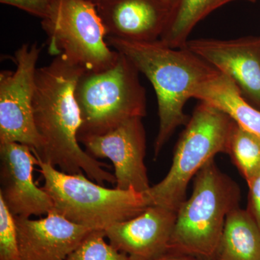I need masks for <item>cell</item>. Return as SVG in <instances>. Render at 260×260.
I'll use <instances>...</instances> for the list:
<instances>
[{
	"instance_id": "6da1fadb",
	"label": "cell",
	"mask_w": 260,
	"mask_h": 260,
	"mask_svg": "<svg viewBox=\"0 0 260 260\" xmlns=\"http://www.w3.org/2000/svg\"><path fill=\"white\" fill-rule=\"evenodd\" d=\"M83 72L60 56L37 69L32 109L43 146L40 153H34L66 174L84 173L101 185L115 184L107 165L90 156L78 140L81 118L74 90Z\"/></svg>"
},
{
	"instance_id": "7a4b0ae2",
	"label": "cell",
	"mask_w": 260,
	"mask_h": 260,
	"mask_svg": "<svg viewBox=\"0 0 260 260\" xmlns=\"http://www.w3.org/2000/svg\"><path fill=\"white\" fill-rule=\"evenodd\" d=\"M107 41L133 62L155 90L159 119L154 144L157 157L176 129L187 124L190 116L184 107L194 90L219 71L185 47L174 49L159 40L137 42L107 37Z\"/></svg>"
},
{
	"instance_id": "3957f363",
	"label": "cell",
	"mask_w": 260,
	"mask_h": 260,
	"mask_svg": "<svg viewBox=\"0 0 260 260\" xmlns=\"http://www.w3.org/2000/svg\"><path fill=\"white\" fill-rule=\"evenodd\" d=\"M241 189L210 160L193 179L191 196L177 210L168 250L213 260L229 213L239 208Z\"/></svg>"
},
{
	"instance_id": "277c9868",
	"label": "cell",
	"mask_w": 260,
	"mask_h": 260,
	"mask_svg": "<svg viewBox=\"0 0 260 260\" xmlns=\"http://www.w3.org/2000/svg\"><path fill=\"white\" fill-rule=\"evenodd\" d=\"M37 159L44 180L42 189L52 200L54 211L73 223L105 230L112 224L134 218L150 206L145 193L107 188L83 173L66 174Z\"/></svg>"
},
{
	"instance_id": "5b68a950",
	"label": "cell",
	"mask_w": 260,
	"mask_h": 260,
	"mask_svg": "<svg viewBox=\"0 0 260 260\" xmlns=\"http://www.w3.org/2000/svg\"><path fill=\"white\" fill-rule=\"evenodd\" d=\"M119 53L111 68L84 71L77 80L74 95L81 118L78 140L106 134L129 119L146 115V94L140 72Z\"/></svg>"
},
{
	"instance_id": "8992f818",
	"label": "cell",
	"mask_w": 260,
	"mask_h": 260,
	"mask_svg": "<svg viewBox=\"0 0 260 260\" xmlns=\"http://www.w3.org/2000/svg\"><path fill=\"white\" fill-rule=\"evenodd\" d=\"M234 124L225 113L200 102L184 126L167 176L145 193L149 205L177 212L190 181L217 154L226 153Z\"/></svg>"
},
{
	"instance_id": "52a82bcc",
	"label": "cell",
	"mask_w": 260,
	"mask_h": 260,
	"mask_svg": "<svg viewBox=\"0 0 260 260\" xmlns=\"http://www.w3.org/2000/svg\"><path fill=\"white\" fill-rule=\"evenodd\" d=\"M49 52L85 72H99L115 64L119 53L112 50L96 7L84 0H57L42 20Z\"/></svg>"
},
{
	"instance_id": "ba28073f",
	"label": "cell",
	"mask_w": 260,
	"mask_h": 260,
	"mask_svg": "<svg viewBox=\"0 0 260 260\" xmlns=\"http://www.w3.org/2000/svg\"><path fill=\"white\" fill-rule=\"evenodd\" d=\"M40 48L23 44L15 53L16 69L0 73V143H18L42 151V138L34 121L36 75Z\"/></svg>"
},
{
	"instance_id": "9c48e42d",
	"label": "cell",
	"mask_w": 260,
	"mask_h": 260,
	"mask_svg": "<svg viewBox=\"0 0 260 260\" xmlns=\"http://www.w3.org/2000/svg\"><path fill=\"white\" fill-rule=\"evenodd\" d=\"M93 158H108L114 168L116 187L145 193L150 188L145 164L146 134L143 118H133L104 135L80 138Z\"/></svg>"
},
{
	"instance_id": "30bf717a",
	"label": "cell",
	"mask_w": 260,
	"mask_h": 260,
	"mask_svg": "<svg viewBox=\"0 0 260 260\" xmlns=\"http://www.w3.org/2000/svg\"><path fill=\"white\" fill-rule=\"evenodd\" d=\"M185 48L227 75L244 99L260 110V37L192 39Z\"/></svg>"
},
{
	"instance_id": "8fae6325",
	"label": "cell",
	"mask_w": 260,
	"mask_h": 260,
	"mask_svg": "<svg viewBox=\"0 0 260 260\" xmlns=\"http://www.w3.org/2000/svg\"><path fill=\"white\" fill-rule=\"evenodd\" d=\"M0 197L15 217L47 215L54 210L50 197L34 179L38 159L18 143H0Z\"/></svg>"
},
{
	"instance_id": "7c38bea8",
	"label": "cell",
	"mask_w": 260,
	"mask_h": 260,
	"mask_svg": "<svg viewBox=\"0 0 260 260\" xmlns=\"http://www.w3.org/2000/svg\"><path fill=\"white\" fill-rule=\"evenodd\" d=\"M177 212L150 205L139 215L117 222L104 230L115 249L129 260H152L169 249Z\"/></svg>"
},
{
	"instance_id": "4fadbf2b",
	"label": "cell",
	"mask_w": 260,
	"mask_h": 260,
	"mask_svg": "<svg viewBox=\"0 0 260 260\" xmlns=\"http://www.w3.org/2000/svg\"><path fill=\"white\" fill-rule=\"evenodd\" d=\"M15 219L20 260H66L94 230L70 221L54 210L40 219Z\"/></svg>"
},
{
	"instance_id": "5bb4252c",
	"label": "cell",
	"mask_w": 260,
	"mask_h": 260,
	"mask_svg": "<svg viewBox=\"0 0 260 260\" xmlns=\"http://www.w3.org/2000/svg\"><path fill=\"white\" fill-rule=\"evenodd\" d=\"M96 8L107 37L137 42L159 40L170 14L158 0H106Z\"/></svg>"
},
{
	"instance_id": "9a60e30c",
	"label": "cell",
	"mask_w": 260,
	"mask_h": 260,
	"mask_svg": "<svg viewBox=\"0 0 260 260\" xmlns=\"http://www.w3.org/2000/svg\"><path fill=\"white\" fill-rule=\"evenodd\" d=\"M193 99L207 103L227 114L237 125L260 139V110L249 104L237 85L220 73L198 87Z\"/></svg>"
},
{
	"instance_id": "2e32d148",
	"label": "cell",
	"mask_w": 260,
	"mask_h": 260,
	"mask_svg": "<svg viewBox=\"0 0 260 260\" xmlns=\"http://www.w3.org/2000/svg\"><path fill=\"white\" fill-rule=\"evenodd\" d=\"M213 260H260V229L247 210L228 215Z\"/></svg>"
},
{
	"instance_id": "e0dca14e",
	"label": "cell",
	"mask_w": 260,
	"mask_h": 260,
	"mask_svg": "<svg viewBox=\"0 0 260 260\" xmlns=\"http://www.w3.org/2000/svg\"><path fill=\"white\" fill-rule=\"evenodd\" d=\"M235 1L255 3L257 0H179L170 12L159 41L174 49L185 47L199 22L220 7Z\"/></svg>"
},
{
	"instance_id": "ac0fdd59",
	"label": "cell",
	"mask_w": 260,
	"mask_h": 260,
	"mask_svg": "<svg viewBox=\"0 0 260 260\" xmlns=\"http://www.w3.org/2000/svg\"><path fill=\"white\" fill-rule=\"evenodd\" d=\"M226 153L249 184L260 172V139L234 122Z\"/></svg>"
},
{
	"instance_id": "d6986e66",
	"label": "cell",
	"mask_w": 260,
	"mask_h": 260,
	"mask_svg": "<svg viewBox=\"0 0 260 260\" xmlns=\"http://www.w3.org/2000/svg\"><path fill=\"white\" fill-rule=\"evenodd\" d=\"M106 239L104 230H93L66 260H129Z\"/></svg>"
},
{
	"instance_id": "ffe728a7",
	"label": "cell",
	"mask_w": 260,
	"mask_h": 260,
	"mask_svg": "<svg viewBox=\"0 0 260 260\" xmlns=\"http://www.w3.org/2000/svg\"><path fill=\"white\" fill-rule=\"evenodd\" d=\"M0 260H20L14 215L0 197Z\"/></svg>"
},
{
	"instance_id": "44dd1931",
	"label": "cell",
	"mask_w": 260,
	"mask_h": 260,
	"mask_svg": "<svg viewBox=\"0 0 260 260\" xmlns=\"http://www.w3.org/2000/svg\"><path fill=\"white\" fill-rule=\"evenodd\" d=\"M1 3L15 7L43 20L47 18L57 0H0Z\"/></svg>"
},
{
	"instance_id": "7402d4cb",
	"label": "cell",
	"mask_w": 260,
	"mask_h": 260,
	"mask_svg": "<svg viewBox=\"0 0 260 260\" xmlns=\"http://www.w3.org/2000/svg\"><path fill=\"white\" fill-rule=\"evenodd\" d=\"M247 186L249 198L246 210L260 229V172Z\"/></svg>"
},
{
	"instance_id": "603a6c76",
	"label": "cell",
	"mask_w": 260,
	"mask_h": 260,
	"mask_svg": "<svg viewBox=\"0 0 260 260\" xmlns=\"http://www.w3.org/2000/svg\"><path fill=\"white\" fill-rule=\"evenodd\" d=\"M152 260H205L200 259L188 254H180V253L174 252V251L167 250L161 255L157 256L156 258Z\"/></svg>"
},
{
	"instance_id": "cb8c5ba5",
	"label": "cell",
	"mask_w": 260,
	"mask_h": 260,
	"mask_svg": "<svg viewBox=\"0 0 260 260\" xmlns=\"http://www.w3.org/2000/svg\"><path fill=\"white\" fill-rule=\"evenodd\" d=\"M158 1L160 2L162 5H165L171 12L179 3V0H158Z\"/></svg>"
},
{
	"instance_id": "d4e9b609",
	"label": "cell",
	"mask_w": 260,
	"mask_h": 260,
	"mask_svg": "<svg viewBox=\"0 0 260 260\" xmlns=\"http://www.w3.org/2000/svg\"><path fill=\"white\" fill-rule=\"evenodd\" d=\"M84 1L88 2L90 4L95 5V7L99 6V5L105 2L106 0H84Z\"/></svg>"
}]
</instances>
